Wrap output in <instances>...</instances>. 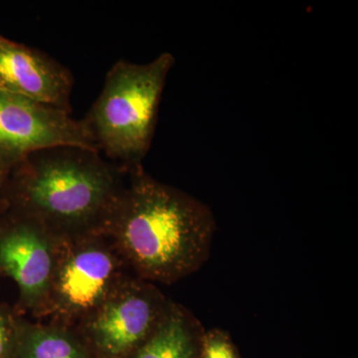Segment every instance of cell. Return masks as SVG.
<instances>
[{"label": "cell", "instance_id": "cell-7", "mask_svg": "<svg viewBox=\"0 0 358 358\" xmlns=\"http://www.w3.org/2000/svg\"><path fill=\"white\" fill-rule=\"evenodd\" d=\"M57 244L50 231L16 214L0 229V268L17 284L23 306L36 313L48 294Z\"/></svg>", "mask_w": 358, "mask_h": 358}, {"label": "cell", "instance_id": "cell-2", "mask_svg": "<svg viewBox=\"0 0 358 358\" xmlns=\"http://www.w3.org/2000/svg\"><path fill=\"white\" fill-rule=\"evenodd\" d=\"M129 166L75 145L35 150L9 171L14 214L57 237L102 232L126 185Z\"/></svg>", "mask_w": 358, "mask_h": 358}, {"label": "cell", "instance_id": "cell-8", "mask_svg": "<svg viewBox=\"0 0 358 358\" xmlns=\"http://www.w3.org/2000/svg\"><path fill=\"white\" fill-rule=\"evenodd\" d=\"M73 87L74 78L65 66L0 34V89L71 114Z\"/></svg>", "mask_w": 358, "mask_h": 358}, {"label": "cell", "instance_id": "cell-6", "mask_svg": "<svg viewBox=\"0 0 358 358\" xmlns=\"http://www.w3.org/2000/svg\"><path fill=\"white\" fill-rule=\"evenodd\" d=\"M75 145L98 150L84 120L0 89V157L13 169L35 150Z\"/></svg>", "mask_w": 358, "mask_h": 358}, {"label": "cell", "instance_id": "cell-11", "mask_svg": "<svg viewBox=\"0 0 358 358\" xmlns=\"http://www.w3.org/2000/svg\"><path fill=\"white\" fill-rule=\"evenodd\" d=\"M200 358H242L230 334L220 327L205 329Z\"/></svg>", "mask_w": 358, "mask_h": 358}, {"label": "cell", "instance_id": "cell-5", "mask_svg": "<svg viewBox=\"0 0 358 358\" xmlns=\"http://www.w3.org/2000/svg\"><path fill=\"white\" fill-rule=\"evenodd\" d=\"M169 301L152 282L129 275L80 326L105 357H131L159 326Z\"/></svg>", "mask_w": 358, "mask_h": 358}, {"label": "cell", "instance_id": "cell-13", "mask_svg": "<svg viewBox=\"0 0 358 358\" xmlns=\"http://www.w3.org/2000/svg\"><path fill=\"white\" fill-rule=\"evenodd\" d=\"M10 167L7 166L4 160L0 157V192H1L2 187H3L4 182H6L7 176H8Z\"/></svg>", "mask_w": 358, "mask_h": 358}, {"label": "cell", "instance_id": "cell-3", "mask_svg": "<svg viewBox=\"0 0 358 358\" xmlns=\"http://www.w3.org/2000/svg\"><path fill=\"white\" fill-rule=\"evenodd\" d=\"M176 63L164 52L147 64L120 60L108 72L84 122L101 154L122 166L141 164L157 126L160 99Z\"/></svg>", "mask_w": 358, "mask_h": 358}, {"label": "cell", "instance_id": "cell-10", "mask_svg": "<svg viewBox=\"0 0 358 358\" xmlns=\"http://www.w3.org/2000/svg\"><path fill=\"white\" fill-rule=\"evenodd\" d=\"M13 358H89L81 338L60 324H18Z\"/></svg>", "mask_w": 358, "mask_h": 358}, {"label": "cell", "instance_id": "cell-1", "mask_svg": "<svg viewBox=\"0 0 358 358\" xmlns=\"http://www.w3.org/2000/svg\"><path fill=\"white\" fill-rule=\"evenodd\" d=\"M215 218L206 204L129 166L128 181L102 232L136 277L171 285L210 256Z\"/></svg>", "mask_w": 358, "mask_h": 358}, {"label": "cell", "instance_id": "cell-12", "mask_svg": "<svg viewBox=\"0 0 358 358\" xmlns=\"http://www.w3.org/2000/svg\"><path fill=\"white\" fill-rule=\"evenodd\" d=\"M18 322L0 308V358H13Z\"/></svg>", "mask_w": 358, "mask_h": 358}, {"label": "cell", "instance_id": "cell-4", "mask_svg": "<svg viewBox=\"0 0 358 358\" xmlns=\"http://www.w3.org/2000/svg\"><path fill=\"white\" fill-rule=\"evenodd\" d=\"M128 266L103 232L58 237L48 294L37 315L60 326L82 324L129 277Z\"/></svg>", "mask_w": 358, "mask_h": 358}, {"label": "cell", "instance_id": "cell-9", "mask_svg": "<svg viewBox=\"0 0 358 358\" xmlns=\"http://www.w3.org/2000/svg\"><path fill=\"white\" fill-rule=\"evenodd\" d=\"M204 333L188 308L169 301L159 326L131 358H200Z\"/></svg>", "mask_w": 358, "mask_h": 358}]
</instances>
